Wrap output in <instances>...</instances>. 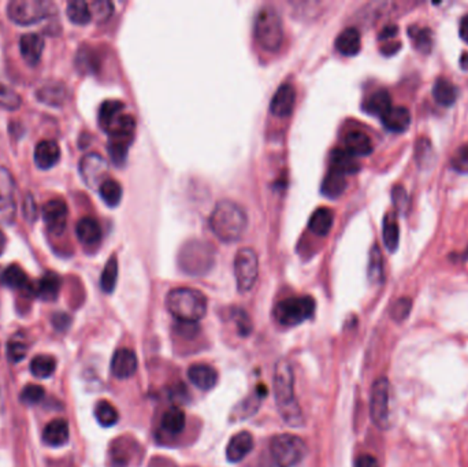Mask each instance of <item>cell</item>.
Returning a JSON list of instances; mask_svg holds the SVG:
<instances>
[{
  "label": "cell",
  "mask_w": 468,
  "mask_h": 467,
  "mask_svg": "<svg viewBox=\"0 0 468 467\" xmlns=\"http://www.w3.org/2000/svg\"><path fill=\"white\" fill-rule=\"evenodd\" d=\"M70 324H72V318H70V315H67L65 313H56V314L52 315V325L59 332L67 331Z\"/></svg>",
  "instance_id": "56"
},
{
  "label": "cell",
  "mask_w": 468,
  "mask_h": 467,
  "mask_svg": "<svg viewBox=\"0 0 468 467\" xmlns=\"http://www.w3.org/2000/svg\"><path fill=\"white\" fill-rule=\"evenodd\" d=\"M43 220L52 234H63L67 224V205L62 199L48 200L41 209Z\"/></svg>",
  "instance_id": "12"
},
{
  "label": "cell",
  "mask_w": 468,
  "mask_h": 467,
  "mask_svg": "<svg viewBox=\"0 0 468 467\" xmlns=\"http://www.w3.org/2000/svg\"><path fill=\"white\" fill-rule=\"evenodd\" d=\"M255 37L266 51H277L284 40V25L279 12L273 6L259 10L255 22Z\"/></svg>",
  "instance_id": "4"
},
{
  "label": "cell",
  "mask_w": 468,
  "mask_h": 467,
  "mask_svg": "<svg viewBox=\"0 0 468 467\" xmlns=\"http://www.w3.org/2000/svg\"><path fill=\"white\" fill-rule=\"evenodd\" d=\"M382 237L386 248L390 252H394L398 247L400 241V228L397 222V217L394 213H387L383 218L382 224Z\"/></svg>",
  "instance_id": "31"
},
{
  "label": "cell",
  "mask_w": 468,
  "mask_h": 467,
  "mask_svg": "<svg viewBox=\"0 0 468 467\" xmlns=\"http://www.w3.org/2000/svg\"><path fill=\"white\" fill-rule=\"evenodd\" d=\"M368 280L372 284H381L383 281V258H382V252H381V249L376 244L370 251Z\"/></svg>",
  "instance_id": "38"
},
{
  "label": "cell",
  "mask_w": 468,
  "mask_h": 467,
  "mask_svg": "<svg viewBox=\"0 0 468 467\" xmlns=\"http://www.w3.org/2000/svg\"><path fill=\"white\" fill-rule=\"evenodd\" d=\"M131 140H122V138H110L107 149L110 154L111 160L117 165L122 166L126 162L127 158V148L130 145Z\"/></svg>",
  "instance_id": "45"
},
{
  "label": "cell",
  "mask_w": 468,
  "mask_h": 467,
  "mask_svg": "<svg viewBox=\"0 0 468 467\" xmlns=\"http://www.w3.org/2000/svg\"><path fill=\"white\" fill-rule=\"evenodd\" d=\"M354 467H379V464H378V461L372 455L364 454V455H360L356 459Z\"/></svg>",
  "instance_id": "57"
},
{
  "label": "cell",
  "mask_w": 468,
  "mask_h": 467,
  "mask_svg": "<svg viewBox=\"0 0 468 467\" xmlns=\"http://www.w3.org/2000/svg\"><path fill=\"white\" fill-rule=\"evenodd\" d=\"M459 32H460V37H462L466 43H468V14H466V15L460 19Z\"/></svg>",
  "instance_id": "60"
},
{
  "label": "cell",
  "mask_w": 468,
  "mask_h": 467,
  "mask_svg": "<svg viewBox=\"0 0 468 467\" xmlns=\"http://www.w3.org/2000/svg\"><path fill=\"white\" fill-rule=\"evenodd\" d=\"M19 51L28 65L36 66L44 51V39L39 33H26L19 39Z\"/></svg>",
  "instance_id": "16"
},
{
  "label": "cell",
  "mask_w": 468,
  "mask_h": 467,
  "mask_svg": "<svg viewBox=\"0 0 468 467\" xmlns=\"http://www.w3.org/2000/svg\"><path fill=\"white\" fill-rule=\"evenodd\" d=\"M36 98L47 106L59 107L66 101V87L59 81L44 83L37 88Z\"/></svg>",
  "instance_id": "19"
},
{
  "label": "cell",
  "mask_w": 468,
  "mask_h": 467,
  "mask_svg": "<svg viewBox=\"0 0 468 467\" xmlns=\"http://www.w3.org/2000/svg\"><path fill=\"white\" fill-rule=\"evenodd\" d=\"M80 174L89 188H100V185L107 180L109 163L99 154H87L80 160Z\"/></svg>",
  "instance_id": "11"
},
{
  "label": "cell",
  "mask_w": 468,
  "mask_h": 467,
  "mask_svg": "<svg viewBox=\"0 0 468 467\" xmlns=\"http://www.w3.org/2000/svg\"><path fill=\"white\" fill-rule=\"evenodd\" d=\"M266 395H267V389H266L264 385L260 384V385L256 388L255 393L241 403V410H238V411H235V413H242L240 418H246V417L252 415L253 413H256L259 404H260L262 400L266 397Z\"/></svg>",
  "instance_id": "43"
},
{
  "label": "cell",
  "mask_w": 468,
  "mask_h": 467,
  "mask_svg": "<svg viewBox=\"0 0 468 467\" xmlns=\"http://www.w3.org/2000/svg\"><path fill=\"white\" fill-rule=\"evenodd\" d=\"M15 192V183L11 173L0 166V195L1 196H14Z\"/></svg>",
  "instance_id": "54"
},
{
  "label": "cell",
  "mask_w": 468,
  "mask_h": 467,
  "mask_svg": "<svg viewBox=\"0 0 468 467\" xmlns=\"http://www.w3.org/2000/svg\"><path fill=\"white\" fill-rule=\"evenodd\" d=\"M234 271L237 288L240 292H248L253 288L259 274L257 255L252 248H241L234 259Z\"/></svg>",
  "instance_id": "10"
},
{
  "label": "cell",
  "mask_w": 468,
  "mask_h": 467,
  "mask_svg": "<svg viewBox=\"0 0 468 467\" xmlns=\"http://www.w3.org/2000/svg\"><path fill=\"white\" fill-rule=\"evenodd\" d=\"M4 248H6V238H4L3 234H0V255L3 253Z\"/></svg>",
  "instance_id": "62"
},
{
  "label": "cell",
  "mask_w": 468,
  "mask_h": 467,
  "mask_svg": "<svg viewBox=\"0 0 468 467\" xmlns=\"http://www.w3.org/2000/svg\"><path fill=\"white\" fill-rule=\"evenodd\" d=\"M400 48H401L400 43H389V44H385V45L381 48V51H382L385 55H393V54H396Z\"/></svg>",
  "instance_id": "59"
},
{
  "label": "cell",
  "mask_w": 468,
  "mask_h": 467,
  "mask_svg": "<svg viewBox=\"0 0 468 467\" xmlns=\"http://www.w3.org/2000/svg\"><path fill=\"white\" fill-rule=\"evenodd\" d=\"M273 388L278 413L284 422L290 428L303 426L304 417L295 393L293 367L288 359H281L277 362L274 369Z\"/></svg>",
  "instance_id": "1"
},
{
  "label": "cell",
  "mask_w": 468,
  "mask_h": 467,
  "mask_svg": "<svg viewBox=\"0 0 468 467\" xmlns=\"http://www.w3.org/2000/svg\"><path fill=\"white\" fill-rule=\"evenodd\" d=\"M67 18L76 25H87L92 19L89 4L84 0H72L67 3Z\"/></svg>",
  "instance_id": "36"
},
{
  "label": "cell",
  "mask_w": 468,
  "mask_h": 467,
  "mask_svg": "<svg viewBox=\"0 0 468 467\" xmlns=\"http://www.w3.org/2000/svg\"><path fill=\"white\" fill-rule=\"evenodd\" d=\"M345 188H347V176L330 169L322 183V194L330 199H334V198L341 196Z\"/></svg>",
  "instance_id": "30"
},
{
  "label": "cell",
  "mask_w": 468,
  "mask_h": 467,
  "mask_svg": "<svg viewBox=\"0 0 468 467\" xmlns=\"http://www.w3.org/2000/svg\"><path fill=\"white\" fill-rule=\"evenodd\" d=\"M123 103L119 101H106L99 110V123L102 129H107L122 113H123Z\"/></svg>",
  "instance_id": "40"
},
{
  "label": "cell",
  "mask_w": 468,
  "mask_h": 467,
  "mask_svg": "<svg viewBox=\"0 0 468 467\" xmlns=\"http://www.w3.org/2000/svg\"><path fill=\"white\" fill-rule=\"evenodd\" d=\"M246 214L245 211L232 200L220 202L211 217L210 227L218 238L226 242L238 240L246 229Z\"/></svg>",
  "instance_id": "3"
},
{
  "label": "cell",
  "mask_w": 468,
  "mask_h": 467,
  "mask_svg": "<svg viewBox=\"0 0 468 467\" xmlns=\"http://www.w3.org/2000/svg\"><path fill=\"white\" fill-rule=\"evenodd\" d=\"M412 309V300L410 298H400L398 300H396V303L392 307V318L396 322H401L404 321Z\"/></svg>",
  "instance_id": "50"
},
{
  "label": "cell",
  "mask_w": 468,
  "mask_h": 467,
  "mask_svg": "<svg viewBox=\"0 0 468 467\" xmlns=\"http://www.w3.org/2000/svg\"><path fill=\"white\" fill-rule=\"evenodd\" d=\"M253 450V437L249 432H240L233 436L226 447V458L231 464L241 462Z\"/></svg>",
  "instance_id": "20"
},
{
  "label": "cell",
  "mask_w": 468,
  "mask_h": 467,
  "mask_svg": "<svg viewBox=\"0 0 468 467\" xmlns=\"http://www.w3.org/2000/svg\"><path fill=\"white\" fill-rule=\"evenodd\" d=\"M296 103V90L292 84H282L274 94L270 110L277 117H288Z\"/></svg>",
  "instance_id": "14"
},
{
  "label": "cell",
  "mask_w": 468,
  "mask_h": 467,
  "mask_svg": "<svg viewBox=\"0 0 468 467\" xmlns=\"http://www.w3.org/2000/svg\"><path fill=\"white\" fill-rule=\"evenodd\" d=\"M416 160L421 166H427L433 162L434 159V151H433V147L430 144L429 140L426 138H421L416 144Z\"/></svg>",
  "instance_id": "49"
},
{
  "label": "cell",
  "mask_w": 468,
  "mask_h": 467,
  "mask_svg": "<svg viewBox=\"0 0 468 467\" xmlns=\"http://www.w3.org/2000/svg\"><path fill=\"white\" fill-rule=\"evenodd\" d=\"M270 451L278 467H295L306 458L307 446L295 435H281L271 440Z\"/></svg>",
  "instance_id": "7"
},
{
  "label": "cell",
  "mask_w": 468,
  "mask_h": 467,
  "mask_svg": "<svg viewBox=\"0 0 468 467\" xmlns=\"http://www.w3.org/2000/svg\"><path fill=\"white\" fill-rule=\"evenodd\" d=\"M100 198L110 207H117L122 199V187L117 180L107 178L99 188Z\"/></svg>",
  "instance_id": "39"
},
{
  "label": "cell",
  "mask_w": 468,
  "mask_h": 467,
  "mask_svg": "<svg viewBox=\"0 0 468 467\" xmlns=\"http://www.w3.org/2000/svg\"><path fill=\"white\" fill-rule=\"evenodd\" d=\"M308 227L312 231V234H318V236H326L330 232V229L333 227V213H332V210H329L328 207L317 209L310 218Z\"/></svg>",
  "instance_id": "32"
},
{
  "label": "cell",
  "mask_w": 468,
  "mask_h": 467,
  "mask_svg": "<svg viewBox=\"0 0 468 467\" xmlns=\"http://www.w3.org/2000/svg\"><path fill=\"white\" fill-rule=\"evenodd\" d=\"M233 320L237 325V331L241 336H249L252 332V321L248 314L242 310H234Z\"/></svg>",
  "instance_id": "53"
},
{
  "label": "cell",
  "mask_w": 468,
  "mask_h": 467,
  "mask_svg": "<svg viewBox=\"0 0 468 467\" xmlns=\"http://www.w3.org/2000/svg\"><path fill=\"white\" fill-rule=\"evenodd\" d=\"M118 280V259L116 255H113L106 266L105 270L102 273V278H100V287L106 293H111L116 289Z\"/></svg>",
  "instance_id": "42"
},
{
  "label": "cell",
  "mask_w": 468,
  "mask_h": 467,
  "mask_svg": "<svg viewBox=\"0 0 468 467\" xmlns=\"http://www.w3.org/2000/svg\"><path fill=\"white\" fill-rule=\"evenodd\" d=\"M44 395H45V391L43 386L36 385V384H29L22 389L19 395V400L23 404L34 406V404H39L44 399Z\"/></svg>",
  "instance_id": "48"
},
{
  "label": "cell",
  "mask_w": 468,
  "mask_h": 467,
  "mask_svg": "<svg viewBox=\"0 0 468 467\" xmlns=\"http://www.w3.org/2000/svg\"><path fill=\"white\" fill-rule=\"evenodd\" d=\"M336 48L345 56L356 55L361 48L360 33L356 28L344 29L336 39Z\"/></svg>",
  "instance_id": "27"
},
{
  "label": "cell",
  "mask_w": 468,
  "mask_h": 467,
  "mask_svg": "<svg viewBox=\"0 0 468 467\" xmlns=\"http://www.w3.org/2000/svg\"><path fill=\"white\" fill-rule=\"evenodd\" d=\"M17 217V202L14 196H1L0 195V225L8 227L12 225Z\"/></svg>",
  "instance_id": "44"
},
{
  "label": "cell",
  "mask_w": 468,
  "mask_h": 467,
  "mask_svg": "<svg viewBox=\"0 0 468 467\" xmlns=\"http://www.w3.org/2000/svg\"><path fill=\"white\" fill-rule=\"evenodd\" d=\"M56 12V4L50 0H12L7 4V17L17 25L37 23Z\"/></svg>",
  "instance_id": "5"
},
{
  "label": "cell",
  "mask_w": 468,
  "mask_h": 467,
  "mask_svg": "<svg viewBox=\"0 0 468 467\" xmlns=\"http://www.w3.org/2000/svg\"><path fill=\"white\" fill-rule=\"evenodd\" d=\"M330 169L348 176L357 173L360 166L356 162L354 156H352L347 149L336 148L330 155Z\"/></svg>",
  "instance_id": "26"
},
{
  "label": "cell",
  "mask_w": 468,
  "mask_h": 467,
  "mask_svg": "<svg viewBox=\"0 0 468 467\" xmlns=\"http://www.w3.org/2000/svg\"><path fill=\"white\" fill-rule=\"evenodd\" d=\"M460 66L463 70H468V52H465L460 58Z\"/></svg>",
  "instance_id": "61"
},
{
  "label": "cell",
  "mask_w": 468,
  "mask_h": 467,
  "mask_svg": "<svg viewBox=\"0 0 468 467\" xmlns=\"http://www.w3.org/2000/svg\"><path fill=\"white\" fill-rule=\"evenodd\" d=\"M345 149L352 156H367L372 152V141L371 138L359 130H352L345 134Z\"/></svg>",
  "instance_id": "22"
},
{
  "label": "cell",
  "mask_w": 468,
  "mask_h": 467,
  "mask_svg": "<svg viewBox=\"0 0 468 467\" xmlns=\"http://www.w3.org/2000/svg\"><path fill=\"white\" fill-rule=\"evenodd\" d=\"M28 350H29V346H28V342H26L25 336L21 335V333L14 335L11 338V340H8V344H7L8 360L11 363L21 362L22 359H25Z\"/></svg>",
  "instance_id": "41"
},
{
  "label": "cell",
  "mask_w": 468,
  "mask_h": 467,
  "mask_svg": "<svg viewBox=\"0 0 468 467\" xmlns=\"http://www.w3.org/2000/svg\"><path fill=\"white\" fill-rule=\"evenodd\" d=\"M137 356L129 349H119L111 359V373L119 380L130 378L137 371Z\"/></svg>",
  "instance_id": "15"
},
{
  "label": "cell",
  "mask_w": 468,
  "mask_h": 467,
  "mask_svg": "<svg viewBox=\"0 0 468 467\" xmlns=\"http://www.w3.org/2000/svg\"><path fill=\"white\" fill-rule=\"evenodd\" d=\"M408 36L412 40L415 48L423 54H429L433 48V33L426 26L412 25L408 28Z\"/></svg>",
  "instance_id": "34"
},
{
  "label": "cell",
  "mask_w": 468,
  "mask_h": 467,
  "mask_svg": "<svg viewBox=\"0 0 468 467\" xmlns=\"http://www.w3.org/2000/svg\"><path fill=\"white\" fill-rule=\"evenodd\" d=\"M214 262V248L203 241H191L180 252L181 267L191 274L206 273Z\"/></svg>",
  "instance_id": "8"
},
{
  "label": "cell",
  "mask_w": 468,
  "mask_h": 467,
  "mask_svg": "<svg viewBox=\"0 0 468 467\" xmlns=\"http://www.w3.org/2000/svg\"><path fill=\"white\" fill-rule=\"evenodd\" d=\"M370 415L374 425L386 430L390 425V384L386 377H379L371 388Z\"/></svg>",
  "instance_id": "9"
},
{
  "label": "cell",
  "mask_w": 468,
  "mask_h": 467,
  "mask_svg": "<svg viewBox=\"0 0 468 467\" xmlns=\"http://www.w3.org/2000/svg\"><path fill=\"white\" fill-rule=\"evenodd\" d=\"M21 105V96L12 88L0 84V107L8 112H14L19 109Z\"/></svg>",
  "instance_id": "46"
},
{
  "label": "cell",
  "mask_w": 468,
  "mask_h": 467,
  "mask_svg": "<svg viewBox=\"0 0 468 467\" xmlns=\"http://www.w3.org/2000/svg\"><path fill=\"white\" fill-rule=\"evenodd\" d=\"M0 282L11 289H25L29 285L26 273L18 264H10L0 277Z\"/></svg>",
  "instance_id": "33"
},
{
  "label": "cell",
  "mask_w": 468,
  "mask_h": 467,
  "mask_svg": "<svg viewBox=\"0 0 468 467\" xmlns=\"http://www.w3.org/2000/svg\"><path fill=\"white\" fill-rule=\"evenodd\" d=\"M451 163H452V167L460 173H468V143L460 145L452 159H451Z\"/></svg>",
  "instance_id": "51"
},
{
  "label": "cell",
  "mask_w": 468,
  "mask_h": 467,
  "mask_svg": "<svg viewBox=\"0 0 468 467\" xmlns=\"http://www.w3.org/2000/svg\"><path fill=\"white\" fill-rule=\"evenodd\" d=\"M61 285H62L61 277L56 273L48 271L39 281L37 288H36V293L44 302H54V300H56V298L59 295Z\"/></svg>",
  "instance_id": "25"
},
{
  "label": "cell",
  "mask_w": 468,
  "mask_h": 467,
  "mask_svg": "<svg viewBox=\"0 0 468 467\" xmlns=\"http://www.w3.org/2000/svg\"><path fill=\"white\" fill-rule=\"evenodd\" d=\"M392 196H393V203L396 206L397 210H405L407 207V203H408V195H407V191L397 185L393 191H392Z\"/></svg>",
  "instance_id": "55"
},
{
  "label": "cell",
  "mask_w": 468,
  "mask_h": 467,
  "mask_svg": "<svg viewBox=\"0 0 468 467\" xmlns=\"http://www.w3.org/2000/svg\"><path fill=\"white\" fill-rule=\"evenodd\" d=\"M22 214H23V218L26 220L28 224H34L37 221V217H39V209H37V205H36V200L32 195H26L25 199H23V203H22Z\"/></svg>",
  "instance_id": "52"
},
{
  "label": "cell",
  "mask_w": 468,
  "mask_h": 467,
  "mask_svg": "<svg viewBox=\"0 0 468 467\" xmlns=\"http://www.w3.org/2000/svg\"><path fill=\"white\" fill-rule=\"evenodd\" d=\"M92 18L98 22L107 21L114 12V4L109 0H95L89 4Z\"/></svg>",
  "instance_id": "47"
},
{
  "label": "cell",
  "mask_w": 468,
  "mask_h": 467,
  "mask_svg": "<svg viewBox=\"0 0 468 467\" xmlns=\"http://www.w3.org/2000/svg\"><path fill=\"white\" fill-rule=\"evenodd\" d=\"M315 300L311 296H293L281 300L274 309V317L282 326H296L312 318Z\"/></svg>",
  "instance_id": "6"
},
{
  "label": "cell",
  "mask_w": 468,
  "mask_h": 467,
  "mask_svg": "<svg viewBox=\"0 0 468 467\" xmlns=\"http://www.w3.org/2000/svg\"><path fill=\"white\" fill-rule=\"evenodd\" d=\"M34 163L41 170L52 169L61 160V147L55 140L40 141L33 154Z\"/></svg>",
  "instance_id": "13"
},
{
  "label": "cell",
  "mask_w": 468,
  "mask_h": 467,
  "mask_svg": "<svg viewBox=\"0 0 468 467\" xmlns=\"http://www.w3.org/2000/svg\"><path fill=\"white\" fill-rule=\"evenodd\" d=\"M78 241L85 247H96L102 240V228L95 218H81L76 225Z\"/></svg>",
  "instance_id": "21"
},
{
  "label": "cell",
  "mask_w": 468,
  "mask_h": 467,
  "mask_svg": "<svg viewBox=\"0 0 468 467\" xmlns=\"http://www.w3.org/2000/svg\"><path fill=\"white\" fill-rule=\"evenodd\" d=\"M169 313L181 324H196L207 313V298L193 288H176L166 296Z\"/></svg>",
  "instance_id": "2"
},
{
  "label": "cell",
  "mask_w": 468,
  "mask_h": 467,
  "mask_svg": "<svg viewBox=\"0 0 468 467\" xmlns=\"http://www.w3.org/2000/svg\"><path fill=\"white\" fill-rule=\"evenodd\" d=\"M363 107L368 114L382 118L393 107L390 94L386 90H378L365 99Z\"/></svg>",
  "instance_id": "23"
},
{
  "label": "cell",
  "mask_w": 468,
  "mask_h": 467,
  "mask_svg": "<svg viewBox=\"0 0 468 467\" xmlns=\"http://www.w3.org/2000/svg\"><path fill=\"white\" fill-rule=\"evenodd\" d=\"M70 437V429L66 419L58 418L48 422L43 430V442L48 447H63L67 444Z\"/></svg>",
  "instance_id": "17"
},
{
  "label": "cell",
  "mask_w": 468,
  "mask_h": 467,
  "mask_svg": "<svg viewBox=\"0 0 468 467\" xmlns=\"http://www.w3.org/2000/svg\"><path fill=\"white\" fill-rule=\"evenodd\" d=\"M381 119H382L383 126L387 130L401 133L408 129L411 123V114L408 109L403 106H396V107H392Z\"/></svg>",
  "instance_id": "24"
},
{
  "label": "cell",
  "mask_w": 468,
  "mask_h": 467,
  "mask_svg": "<svg viewBox=\"0 0 468 467\" xmlns=\"http://www.w3.org/2000/svg\"><path fill=\"white\" fill-rule=\"evenodd\" d=\"M95 418L102 426L111 428L117 425L119 414H118L117 408L110 402L100 400L95 406Z\"/></svg>",
  "instance_id": "37"
},
{
  "label": "cell",
  "mask_w": 468,
  "mask_h": 467,
  "mask_svg": "<svg viewBox=\"0 0 468 467\" xmlns=\"http://www.w3.org/2000/svg\"><path fill=\"white\" fill-rule=\"evenodd\" d=\"M188 378L196 388L202 391H210L218 382V371L209 364L196 363L189 367Z\"/></svg>",
  "instance_id": "18"
},
{
  "label": "cell",
  "mask_w": 468,
  "mask_h": 467,
  "mask_svg": "<svg viewBox=\"0 0 468 467\" xmlns=\"http://www.w3.org/2000/svg\"><path fill=\"white\" fill-rule=\"evenodd\" d=\"M187 425L185 413L178 407L169 408L162 417V429L170 436H178L182 433Z\"/></svg>",
  "instance_id": "28"
},
{
  "label": "cell",
  "mask_w": 468,
  "mask_h": 467,
  "mask_svg": "<svg viewBox=\"0 0 468 467\" xmlns=\"http://www.w3.org/2000/svg\"><path fill=\"white\" fill-rule=\"evenodd\" d=\"M56 369V359L52 355H36L30 362V373L36 378H50Z\"/></svg>",
  "instance_id": "35"
},
{
  "label": "cell",
  "mask_w": 468,
  "mask_h": 467,
  "mask_svg": "<svg viewBox=\"0 0 468 467\" xmlns=\"http://www.w3.org/2000/svg\"><path fill=\"white\" fill-rule=\"evenodd\" d=\"M433 96L441 106H451L458 99V88L452 81L440 77L433 85Z\"/></svg>",
  "instance_id": "29"
},
{
  "label": "cell",
  "mask_w": 468,
  "mask_h": 467,
  "mask_svg": "<svg viewBox=\"0 0 468 467\" xmlns=\"http://www.w3.org/2000/svg\"><path fill=\"white\" fill-rule=\"evenodd\" d=\"M397 32H398V28H397V25H394V23H389V25H386L382 30H381V33H379V39L381 40H387V39H392V37H394L396 34H397Z\"/></svg>",
  "instance_id": "58"
}]
</instances>
